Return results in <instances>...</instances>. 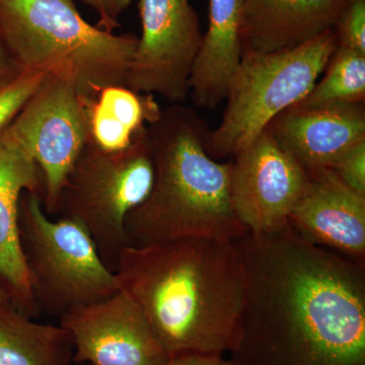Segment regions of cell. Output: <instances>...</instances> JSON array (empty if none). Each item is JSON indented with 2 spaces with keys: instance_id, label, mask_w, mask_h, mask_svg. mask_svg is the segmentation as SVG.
I'll return each mask as SVG.
<instances>
[{
  "instance_id": "obj_1",
  "label": "cell",
  "mask_w": 365,
  "mask_h": 365,
  "mask_svg": "<svg viewBox=\"0 0 365 365\" xmlns=\"http://www.w3.org/2000/svg\"><path fill=\"white\" fill-rule=\"evenodd\" d=\"M242 270L237 365H365V261L292 225L234 240Z\"/></svg>"
},
{
  "instance_id": "obj_2",
  "label": "cell",
  "mask_w": 365,
  "mask_h": 365,
  "mask_svg": "<svg viewBox=\"0 0 365 365\" xmlns=\"http://www.w3.org/2000/svg\"><path fill=\"white\" fill-rule=\"evenodd\" d=\"M114 272L170 357L234 351L242 302L234 241L186 237L127 245Z\"/></svg>"
},
{
  "instance_id": "obj_3",
  "label": "cell",
  "mask_w": 365,
  "mask_h": 365,
  "mask_svg": "<svg viewBox=\"0 0 365 365\" xmlns=\"http://www.w3.org/2000/svg\"><path fill=\"white\" fill-rule=\"evenodd\" d=\"M209 125L191 108L170 104L148 125L153 187L125 220L128 245L207 237L234 241L248 230L237 220L230 194L232 162L206 151Z\"/></svg>"
},
{
  "instance_id": "obj_4",
  "label": "cell",
  "mask_w": 365,
  "mask_h": 365,
  "mask_svg": "<svg viewBox=\"0 0 365 365\" xmlns=\"http://www.w3.org/2000/svg\"><path fill=\"white\" fill-rule=\"evenodd\" d=\"M0 37L23 72L69 79L90 105L110 86H127L138 38L81 18L73 0H0Z\"/></svg>"
},
{
  "instance_id": "obj_5",
  "label": "cell",
  "mask_w": 365,
  "mask_h": 365,
  "mask_svg": "<svg viewBox=\"0 0 365 365\" xmlns=\"http://www.w3.org/2000/svg\"><path fill=\"white\" fill-rule=\"evenodd\" d=\"M338 47L335 29L284 51L242 52L228 85L222 121L206 139L215 160L248 146L280 113L307 97Z\"/></svg>"
},
{
  "instance_id": "obj_6",
  "label": "cell",
  "mask_w": 365,
  "mask_h": 365,
  "mask_svg": "<svg viewBox=\"0 0 365 365\" xmlns=\"http://www.w3.org/2000/svg\"><path fill=\"white\" fill-rule=\"evenodd\" d=\"M21 250L40 314L62 316L120 290L95 242L76 220L48 217L42 196L25 192L19 208Z\"/></svg>"
},
{
  "instance_id": "obj_7",
  "label": "cell",
  "mask_w": 365,
  "mask_h": 365,
  "mask_svg": "<svg viewBox=\"0 0 365 365\" xmlns=\"http://www.w3.org/2000/svg\"><path fill=\"white\" fill-rule=\"evenodd\" d=\"M153 176L146 126L122 150H102L90 138L66 178L58 215L76 220L88 230L112 271L119 252L128 245L127 215L145 200Z\"/></svg>"
},
{
  "instance_id": "obj_8",
  "label": "cell",
  "mask_w": 365,
  "mask_h": 365,
  "mask_svg": "<svg viewBox=\"0 0 365 365\" xmlns=\"http://www.w3.org/2000/svg\"><path fill=\"white\" fill-rule=\"evenodd\" d=\"M88 106L69 79L47 74L9 125L42 173L48 215H58L66 178L90 140Z\"/></svg>"
},
{
  "instance_id": "obj_9",
  "label": "cell",
  "mask_w": 365,
  "mask_h": 365,
  "mask_svg": "<svg viewBox=\"0 0 365 365\" xmlns=\"http://www.w3.org/2000/svg\"><path fill=\"white\" fill-rule=\"evenodd\" d=\"M143 33L127 88L182 104L203 34L189 0H140Z\"/></svg>"
},
{
  "instance_id": "obj_10",
  "label": "cell",
  "mask_w": 365,
  "mask_h": 365,
  "mask_svg": "<svg viewBox=\"0 0 365 365\" xmlns=\"http://www.w3.org/2000/svg\"><path fill=\"white\" fill-rule=\"evenodd\" d=\"M232 158L230 201L242 227L253 234L287 227L306 187L307 170L281 148L269 128Z\"/></svg>"
},
{
  "instance_id": "obj_11",
  "label": "cell",
  "mask_w": 365,
  "mask_h": 365,
  "mask_svg": "<svg viewBox=\"0 0 365 365\" xmlns=\"http://www.w3.org/2000/svg\"><path fill=\"white\" fill-rule=\"evenodd\" d=\"M71 336L73 361L88 365H165L170 356L125 290L59 319Z\"/></svg>"
},
{
  "instance_id": "obj_12",
  "label": "cell",
  "mask_w": 365,
  "mask_h": 365,
  "mask_svg": "<svg viewBox=\"0 0 365 365\" xmlns=\"http://www.w3.org/2000/svg\"><path fill=\"white\" fill-rule=\"evenodd\" d=\"M25 192L43 198L42 173L9 126L0 133V282L16 309L35 319L40 312L34 299L19 228V208Z\"/></svg>"
},
{
  "instance_id": "obj_13",
  "label": "cell",
  "mask_w": 365,
  "mask_h": 365,
  "mask_svg": "<svg viewBox=\"0 0 365 365\" xmlns=\"http://www.w3.org/2000/svg\"><path fill=\"white\" fill-rule=\"evenodd\" d=\"M289 225L307 241L365 261V196L331 168L309 170Z\"/></svg>"
},
{
  "instance_id": "obj_14",
  "label": "cell",
  "mask_w": 365,
  "mask_h": 365,
  "mask_svg": "<svg viewBox=\"0 0 365 365\" xmlns=\"http://www.w3.org/2000/svg\"><path fill=\"white\" fill-rule=\"evenodd\" d=\"M283 150L307 170L331 168L365 139L364 102L300 107L280 113L268 126Z\"/></svg>"
},
{
  "instance_id": "obj_15",
  "label": "cell",
  "mask_w": 365,
  "mask_h": 365,
  "mask_svg": "<svg viewBox=\"0 0 365 365\" xmlns=\"http://www.w3.org/2000/svg\"><path fill=\"white\" fill-rule=\"evenodd\" d=\"M353 0H242V52L294 49L335 29Z\"/></svg>"
},
{
  "instance_id": "obj_16",
  "label": "cell",
  "mask_w": 365,
  "mask_h": 365,
  "mask_svg": "<svg viewBox=\"0 0 365 365\" xmlns=\"http://www.w3.org/2000/svg\"><path fill=\"white\" fill-rule=\"evenodd\" d=\"M242 0H209L207 31L189 81V95L201 109H215L227 98L242 59Z\"/></svg>"
},
{
  "instance_id": "obj_17",
  "label": "cell",
  "mask_w": 365,
  "mask_h": 365,
  "mask_svg": "<svg viewBox=\"0 0 365 365\" xmlns=\"http://www.w3.org/2000/svg\"><path fill=\"white\" fill-rule=\"evenodd\" d=\"M162 111L150 93L110 86L88 106L91 140L104 150H124Z\"/></svg>"
},
{
  "instance_id": "obj_18",
  "label": "cell",
  "mask_w": 365,
  "mask_h": 365,
  "mask_svg": "<svg viewBox=\"0 0 365 365\" xmlns=\"http://www.w3.org/2000/svg\"><path fill=\"white\" fill-rule=\"evenodd\" d=\"M73 345L61 326L42 324L16 309H0V365H71Z\"/></svg>"
},
{
  "instance_id": "obj_19",
  "label": "cell",
  "mask_w": 365,
  "mask_h": 365,
  "mask_svg": "<svg viewBox=\"0 0 365 365\" xmlns=\"http://www.w3.org/2000/svg\"><path fill=\"white\" fill-rule=\"evenodd\" d=\"M324 72L323 78L297 105L311 108L364 102V53L338 46Z\"/></svg>"
},
{
  "instance_id": "obj_20",
  "label": "cell",
  "mask_w": 365,
  "mask_h": 365,
  "mask_svg": "<svg viewBox=\"0 0 365 365\" xmlns=\"http://www.w3.org/2000/svg\"><path fill=\"white\" fill-rule=\"evenodd\" d=\"M46 76L47 74L25 72L9 86L0 88V133L14 121Z\"/></svg>"
},
{
  "instance_id": "obj_21",
  "label": "cell",
  "mask_w": 365,
  "mask_h": 365,
  "mask_svg": "<svg viewBox=\"0 0 365 365\" xmlns=\"http://www.w3.org/2000/svg\"><path fill=\"white\" fill-rule=\"evenodd\" d=\"M338 46L365 54V0H353L335 26Z\"/></svg>"
},
{
  "instance_id": "obj_22",
  "label": "cell",
  "mask_w": 365,
  "mask_h": 365,
  "mask_svg": "<svg viewBox=\"0 0 365 365\" xmlns=\"http://www.w3.org/2000/svg\"><path fill=\"white\" fill-rule=\"evenodd\" d=\"M331 169L348 187L365 196V139L341 155Z\"/></svg>"
},
{
  "instance_id": "obj_23",
  "label": "cell",
  "mask_w": 365,
  "mask_h": 365,
  "mask_svg": "<svg viewBox=\"0 0 365 365\" xmlns=\"http://www.w3.org/2000/svg\"><path fill=\"white\" fill-rule=\"evenodd\" d=\"M90 6L98 16V26L113 33L120 26V18L133 0H78Z\"/></svg>"
},
{
  "instance_id": "obj_24",
  "label": "cell",
  "mask_w": 365,
  "mask_h": 365,
  "mask_svg": "<svg viewBox=\"0 0 365 365\" xmlns=\"http://www.w3.org/2000/svg\"><path fill=\"white\" fill-rule=\"evenodd\" d=\"M165 365H237L232 359H225L220 354L205 353H184L170 356Z\"/></svg>"
},
{
  "instance_id": "obj_25",
  "label": "cell",
  "mask_w": 365,
  "mask_h": 365,
  "mask_svg": "<svg viewBox=\"0 0 365 365\" xmlns=\"http://www.w3.org/2000/svg\"><path fill=\"white\" fill-rule=\"evenodd\" d=\"M23 73L25 72L21 71L20 66L0 37V88L9 86Z\"/></svg>"
},
{
  "instance_id": "obj_26",
  "label": "cell",
  "mask_w": 365,
  "mask_h": 365,
  "mask_svg": "<svg viewBox=\"0 0 365 365\" xmlns=\"http://www.w3.org/2000/svg\"><path fill=\"white\" fill-rule=\"evenodd\" d=\"M16 309V307H14L13 300L9 297L6 287L0 282V309Z\"/></svg>"
}]
</instances>
